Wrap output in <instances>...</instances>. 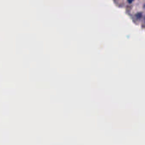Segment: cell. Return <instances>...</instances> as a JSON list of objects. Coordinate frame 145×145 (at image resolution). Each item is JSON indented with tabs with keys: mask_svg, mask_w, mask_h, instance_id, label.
<instances>
[{
	"mask_svg": "<svg viewBox=\"0 0 145 145\" xmlns=\"http://www.w3.org/2000/svg\"><path fill=\"white\" fill-rule=\"evenodd\" d=\"M127 1H128V2H129V3H132V2H133V0H127Z\"/></svg>",
	"mask_w": 145,
	"mask_h": 145,
	"instance_id": "1",
	"label": "cell"
}]
</instances>
